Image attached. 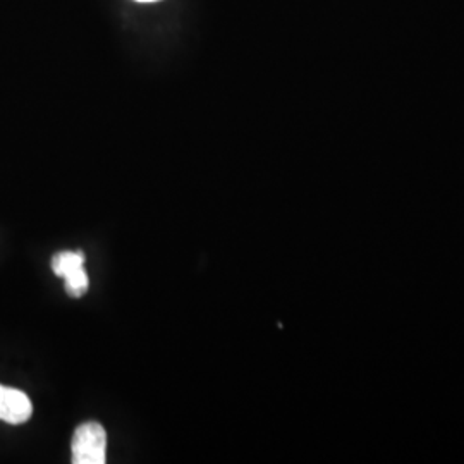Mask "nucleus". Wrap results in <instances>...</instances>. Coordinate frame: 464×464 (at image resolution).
<instances>
[{"label":"nucleus","mask_w":464,"mask_h":464,"mask_svg":"<svg viewBox=\"0 0 464 464\" xmlns=\"http://www.w3.org/2000/svg\"><path fill=\"white\" fill-rule=\"evenodd\" d=\"M136 2H157V0H136Z\"/></svg>","instance_id":"5"},{"label":"nucleus","mask_w":464,"mask_h":464,"mask_svg":"<svg viewBox=\"0 0 464 464\" xmlns=\"http://www.w3.org/2000/svg\"><path fill=\"white\" fill-rule=\"evenodd\" d=\"M52 270L66 282L69 296L80 298L88 291L90 279L84 270V255L82 251H61L52 258Z\"/></svg>","instance_id":"2"},{"label":"nucleus","mask_w":464,"mask_h":464,"mask_svg":"<svg viewBox=\"0 0 464 464\" xmlns=\"http://www.w3.org/2000/svg\"><path fill=\"white\" fill-rule=\"evenodd\" d=\"M72 463L103 464L107 461V433L103 427L90 421L78 427L71 442Z\"/></svg>","instance_id":"1"},{"label":"nucleus","mask_w":464,"mask_h":464,"mask_svg":"<svg viewBox=\"0 0 464 464\" xmlns=\"http://www.w3.org/2000/svg\"><path fill=\"white\" fill-rule=\"evenodd\" d=\"M32 413H34V406H32L30 398L24 392L17 391V389L7 387L0 420L9 423V425H21V423L30 420Z\"/></svg>","instance_id":"3"},{"label":"nucleus","mask_w":464,"mask_h":464,"mask_svg":"<svg viewBox=\"0 0 464 464\" xmlns=\"http://www.w3.org/2000/svg\"><path fill=\"white\" fill-rule=\"evenodd\" d=\"M5 389H7V387H2V385H0V413H2V406H4V398H5Z\"/></svg>","instance_id":"4"}]
</instances>
